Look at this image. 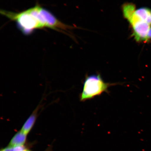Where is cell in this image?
I'll use <instances>...</instances> for the list:
<instances>
[{
  "label": "cell",
  "instance_id": "cell-2",
  "mask_svg": "<svg viewBox=\"0 0 151 151\" xmlns=\"http://www.w3.org/2000/svg\"><path fill=\"white\" fill-rule=\"evenodd\" d=\"M30 9L36 17L42 28H50L62 32L71 28L70 26L62 23L51 12L40 5H37Z\"/></svg>",
  "mask_w": 151,
  "mask_h": 151
},
{
  "label": "cell",
  "instance_id": "cell-3",
  "mask_svg": "<svg viewBox=\"0 0 151 151\" xmlns=\"http://www.w3.org/2000/svg\"><path fill=\"white\" fill-rule=\"evenodd\" d=\"M128 21L133 29V36L136 40L138 42L148 41L147 37L151 25L140 20L134 13Z\"/></svg>",
  "mask_w": 151,
  "mask_h": 151
},
{
  "label": "cell",
  "instance_id": "cell-11",
  "mask_svg": "<svg viewBox=\"0 0 151 151\" xmlns=\"http://www.w3.org/2000/svg\"><path fill=\"white\" fill-rule=\"evenodd\" d=\"M24 151H31L27 150V149H26V150Z\"/></svg>",
  "mask_w": 151,
  "mask_h": 151
},
{
  "label": "cell",
  "instance_id": "cell-4",
  "mask_svg": "<svg viewBox=\"0 0 151 151\" xmlns=\"http://www.w3.org/2000/svg\"><path fill=\"white\" fill-rule=\"evenodd\" d=\"M40 105L38 106L37 108L26 120L20 130L26 135H27L31 131L35 123L37 118L38 111L40 108Z\"/></svg>",
  "mask_w": 151,
  "mask_h": 151
},
{
  "label": "cell",
  "instance_id": "cell-7",
  "mask_svg": "<svg viewBox=\"0 0 151 151\" xmlns=\"http://www.w3.org/2000/svg\"><path fill=\"white\" fill-rule=\"evenodd\" d=\"M135 10V5L131 3H126L122 7L124 16L128 20L131 18Z\"/></svg>",
  "mask_w": 151,
  "mask_h": 151
},
{
  "label": "cell",
  "instance_id": "cell-1",
  "mask_svg": "<svg viewBox=\"0 0 151 151\" xmlns=\"http://www.w3.org/2000/svg\"><path fill=\"white\" fill-rule=\"evenodd\" d=\"M116 84L117 83L105 82L99 73L87 75L85 78L82 91L80 96V101H85L101 95L104 92H108L109 87Z\"/></svg>",
  "mask_w": 151,
  "mask_h": 151
},
{
  "label": "cell",
  "instance_id": "cell-9",
  "mask_svg": "<svg viewBox=\"0 0 151 151\" xmlns=\"http://www.w3.org/2000/svg\"><path fill=\"white\" fill-rule=\"evenodd\" d=\"M1 151H14V148L9 146L6 148L2 149Z\"/></svg>",
  "mask_w": 151,
  "mask_h": 151
},
{
  "label": "cell",
  "instance_id": "cell-8",
  "mask_svg": "<svg viewBox=\"0 0 151 151\" xmlns=\"http://www.w3.org/2000/svg\"><path fill=\"white\" fill-rule=\"evenodd\" d=\"M14 151H24L26 149L24 145L14 147Z\"/></svg>",
  "mask_w": 151,
  "mask_h": 151
},
{
  "label": "cell",
  "instance_id": "cell-6",
  "mask_svg": "<svg viewBox=\"0 0 151 151\" xmlns=\"http://www.w3.org/2000/svg\"><path fill=\"white\" fill-rule=\"evenodd\" d=\"M27 135L20 131L15 134L9 142V146H23L25 143Z\"/></svg>",
  "mask_w": 151,
  "mask_h": 151
},
{
  "label": "cell",
  "instance_id": "cell-10",
  "mask_svg": "<svg viewBox=\"0 0 151 151\" xmlns=\"http://www.w3.org/2000/svg\"><path fill=\"white\" fill-rule=\"evenodd\" d=\"M148 39L149 40L151 39V27H150V31H149L148 35Z\"/></svg>",
  "mask_w": 151,
  "mask_h": 151
},
{
  "label": "cell",
  "instance_id": "cell-5",
  "mask_svg": "<svg viewBox=\"0 0 151 151\" xmlns=\"http://www.w3.org/2000/svg\"><path fill=\"white\" fill-rule=\"evenodd\" d=\"M135 14L142 21L151 25V9L147 7L136 9Z\"/></svg>",
  "mask_w": 151,
  "mask_h": 151
}]
</instances>
